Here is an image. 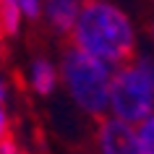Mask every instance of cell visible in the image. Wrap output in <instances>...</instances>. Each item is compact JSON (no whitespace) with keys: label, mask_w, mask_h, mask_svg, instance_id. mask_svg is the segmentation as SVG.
I'll return each instance as SVG.
<instances>
[{"label":"cell","mask_w":154,"mask_h":154,"mask_svg":"<svg viewBox=\"0 0 154 154\" xmlns=\"http://www.w3.org/2000/svg\"><path fill=\"white\" fill-rule=\"evenodd\" d=\"M138 146H141V154H154V115L146 118L144 123H138Z\"/></svg>","instance_id":"cell-8"},{"label":"cell","mask_w":154,"mask_h":154,"mask_svg":"<svg viewBox=\"0 0 154 154\" xmlns=\"http://www.w3.org/2000/svg\"><path fill=\"white\" fill-rule=\"evenodd\" d=\"M47 21L57 34H68L76 26L79 18V3L76 0H47Z\"/></svg>","instance_id":"cell-5"},{"label":"cell","mask_w":154,"mask_h":154,"mask_svg":"<svg viewBox=\"0 0 154 154\" xmlns=\"http://www.w3.org/2000/svg\"><path fill=\"white\" fill-rule=\"evenodd\" d=\"M0 154H21L18 146H16V141H13V136H3L0 138Z\"/></svg>","instance_id":"cell-10"},{"label":"cell","mask_w":154,"mask_h":154,"mask_svg":"<svg viewBox=\"0 0 154 154\" xmlns=\"http://www.w3.org/2000/svg\"><path fill=\"white\" fill-rule=\"evenodd\" d=\"M63 79L76 105L102 118V112L110 107V89H112L110 65L86 55L79 47H71L63 52Z\"/></svg>","instance_id":"cell-2"},{"label":"cell","mask_w":154,"mask_h":154,"mask_svg":"<svg viewBox=\"0 0 154 154\" xmlns=\"http://www.w3.org/2000/svg\"><path fill=\"white\" fill-rule=\"evenodd\" d=\"M18 8L24 11L29 18H34L39 13V0H18Z\"/></svg>","instance_id":"cell-9"},{"label":"cell","mask_w":154,"mask_h":154,"mask_svg":"<svg viewBox=\"0 0 154 154\" xmlns=\"http://www.w3.org/2000/svg\"><path fill=\"white\" fill-rule=\"evenodd\" d=\"M32 84L39 94H50L52 86H55V68L47 60H37L32 68Z\"/></svg>","instance_id":"cell-6"},{"label":"cell","mask_w":154,"mask_h":154,"mask_svg":"<svg viewBox=\"0 0 154 154\" xmlns=\"http://www.w3.org/2000/svg\"><path fill=\"white\" fill-rule=\"evenodd\" d=\"M99 149L102 154H141L138 136L133 125L118 120V118H105L99 123Z\"/></svg>","instance_id":"cell-4"},{"label":"cell","mask_w":154,"mask_h":154,"mask_svg":"<svg viewBox=\"0 0 154 154\" xmlns=\"http://www.w3.org/2000/svg\"><path fill=\"white\" fill-rule=\"evenodd\" d=\"M18 0H0V26L3 34H13L18 29Z\"/></svg>","instance_id":"cell-7"},{"label":"cell","mask_w":154,"mask_h":154,"mask_svg":"<svg viewBox=\"0 0 154 154\" xmlns=\"http://www.w3.org/2000/svg\"><path fill=\"white\" fill-rule=\"evenodd\" d=\"M3 97H5V89H3V81H0V102H3Z\"/></svg>","instance_id":"cell-12"},{"label":"cell","mask_w":154,"mask_h":154,"mask_svg":"<svg viewBox=\"0 0 154 154\" xmlns=\"http://www.w3.org/2000/svg\"><path fill=\"white\" fill-rule=\"evenodd\" d=\"M73 47L107 65H128L133 57V29L125 13L99 0H86L73 26Z\"/></svg>","instance_id":"cell-1"},{"label":"cell","mask_w":154,"mask_h":154,"mask_svg":"<svg viewBox=\"0 0 154 154\" xmlns=\"http://www.w3.org/2000/svg\"><path fill=\"white\" fill-rule=\"evenodd\" d=\"M110 107L115 118L128 125L154 115V65L149 60L120 65L112 73Z\"/></svg>","instance_id":"cell-3"},{"label":"cell","mask_w":154,"mask_h":154,"mask_svg":"<svg viewBox=\"0 0 154 154\" xmlns=\"http://www.w3.org/2000/svg\"><path fill=\"white\" fill-rule=\"evenodd\" d=\"M5 131H8V120H5V112L0 110V138L5 136Z\"/></svg>","instance_id":"cell-11"}]
</instances>
